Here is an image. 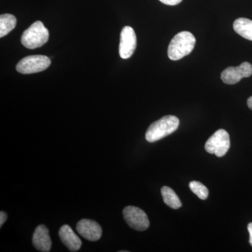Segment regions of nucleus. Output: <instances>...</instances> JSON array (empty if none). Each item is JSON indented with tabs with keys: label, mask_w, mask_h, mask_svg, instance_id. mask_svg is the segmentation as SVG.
Masks as SVG:
<instances>
[{
	"label": "nucleus",
	"mask_w": 252,
	"mask_h": 252,
	"mask_svg": "<svg viewBox=\"0 0 252 252\" xmlns=\"http://www.w3.org/2000/svg\"><path fill=\"white\" fill-rule=\"evenodd\" d=\"M195 38L191 32L183 31L174 36L167 49L169 59L179 61L188 56L193 51L195 44Z\"/></svg>",
	"instance_id": "1"
},
{
	"label": "nucleus",
	"mask_w": 252,
	"mask_h": 252,
	"mask_svg": "<svg viewBox=\"0 0 252 252\" xmlns=\"http://www.w3.org/2000/svg\"><path fill=\"white\" fill-rule=\"evenodd\" d=\"M179 125L178 118L172 115L165 116L151 124L146 132V140L150 143L161 140L175 132Z\"/></svg>",
	"instance_id": "2"
},
{
	"label": "nucleus",
	"mask_w": 252,
	"mask_h": 252,
	"mask_svg": "<svg viewBox=\"0 0 252 252\" xmlns=\"http://www.w3.org/2000/svg\"><path fill=\"white\" fill-rule=\"evenodd\" d=\"M49 38V32L41 21H36L24 31L21 36V44L29 49L44 46Z\"/></svg>",
	"instance_id": "3"
},
{
	"label": "nucleus",
	"mask_w": 252,
	"mask_h": 252,
	"mask_svg": "<svg viewBox=\"0 0 252 252\" xmlns=\"http://www.w3.org/2000/svg\"><path fill=\"white\" fill-rule=\"evenodd\" d=\"M230 146L229 134L226 130L220 129L207 140L205 149L209 154H215L217 157H224Z\"/></svg>",
	"instance_id": "4"
},
{
	"label": "nucleus",
	"mask_w": 252,
	"mask_h": 252,
	"mask_svg": "<svg viewBox=\"0 0 252 252\" xmlns=\"http://www.w3.org/2000/svg\"><path fill=\"white\" fill-rule=\"evenodd\" d=\"M51 60L45 56L35 55L23 58L16 65V70L21 74H34L46 70L51 65Z\"/></svg>",
	"instance_id": "5"
},
{
	"label": "nucleus",
	"mask_w": 252,
	"mask_h": 252,
	"mask_svg": "<svg viewBox=\"0 0 252 252\" xmlns=\"http://www.w3.org/2000/svg\"><path fill=\"white\" fill-rule=\"evenodd\" d=\"M123 215L129 226L138 231L147 230L150 225L147 214L139 207H126L123 211Z\"/></svg>",
	"instance_id": "6"
},
{
	"label": "nucleus",
	"mask_w": 252,
	"mask_h": 252,
	"mask_svg": "<svg viewBox=\"0 0 252 252\" xmlns=\"http://www.w3.org/2000/svg\"><path fill=\"white\" fill-rule=\"evenodd\" d=\"M252 65L250 63L244 62L238 67L226 68L220 74L221 80L225 84L233 85L241 81L243 78L251 77Z\"/></svg>",
	"instance_id": "7"
},
{
	"label": "nucleus",
	"mask_w": 252,
	"mask_h": 252,
	"mask_svg": "<svg viewBox=\"0 0 252 252\" xmlns=\"http://www.w3.org/2000/svg\"><path fill=\"white\" fill-rule=\"evenodd\" d=\"M137 47V36L133 28L126 26L121 32L119 55L123 59H130Z\"/></svg>",
	"instance_id": "8"
},
{
	"label": "nucleus",
	"mask_w": 252,
	"mask_h": 252,
	"mask_svg": "<svg viewBox=\"0 0 252 252\" xmlns=\"http://www.w3.org/2000/svg\"><path fill=\"white\" fill-rule=\"evenodd\" d=\"M77 230L83 238L90 241H97L102 236V230L100 225L90 220H81L78 222Z\"/></svg>",
	"instance_id": "9"
},
{
	"label": "nucleus",
	"mask_w": 252,
	"mask_h": 252,
	"mask_svg": "<svg viewBox=\"0 0 252 252\" xmlns=\"http://www.w3.org/2000/svg\"><path fill=\"white\" fill-rule=\"evenodd\" d=\"M32 243L34 248L39 251L48 252L51 250V240L49 229L44 225H39L34 230L32 236Z\"/></svg>",
	"instance_id": "10"
},
{
	"label": "nucleus",
	"mask_w": 252,
	"mask_h": 252,
	"mask_svg": "<svg viewBox=\"0 0 252 252\" xmlns=\"http://www.w3.org/2000/svg\"><path fill=\"white\" fill-rule=\"evenodd\" d=\"M59 236L61 241L69 251L77 252L81 248L82 243L79 237L69 225H64L59 230Z\"/></svg>",
	"instance_id": "11"
},
{
	"label": "nucleus",
	"mask_w": 252,
	"mask_h": 252,
	"mask_svg": "<svg viewBox=\"0 0 252 252\" xmlns=\"http://www.w3.org/2000/svg\"><path fill=\"white\" fill-rule=\"evenodd\" d=\"M233 29L239 35L252 41V21L248 18H240L233 23Z\"/></svg>",
	"instance_id": "12"
},
{
	"label": "nucleus",
	"mask_w": 252,
	"mask_h": 252,
	"mask_svg": "<svg viewBox=\"0 0 252 252\" xmlns=\"http://www.w3.org/2000/svg\"><path fill=\"white\" fill-rule=\"evenodd\" d=\"M161 194L164 203L166 204L167 206L171 207L174 210H177L182 207V202L173 189L168 187H163L161 189Z\"/></svg>",
	"instance_id": "13"
},
{
	"label": "nucleus",
	"mask_w": 252,
	"mask_h": 252,
	"mask_svg": "<svg viewBox=\"0 0 252 252\" xmlns=\"http://www.w3.org/2000/svg\"><path fill=\"white\" fill-rule=\"evenodd\" d=\"M17 20L12 14H5L0 16V37L7 35L16 28Z\"/></svg>",
	"instance_id": "14"
},
{
	"label": "nucleus",
	"mask_w": 252,
	"mask_h": 252,
	"mask_svg": "<svg viewBox=\"0 0 252 252\" xmlns=\"http://www.w3.org/2000/svg\"><path fill=\"white\" fill-rule=\"evenodd\" d=\"M190 190L201 200H206L209 195V190L201 182L192 181L189 184Z\"/></svg>",
	"instance_id": "15"
},
{
	"label": "nucleus",
	"mask_w": 252,
	"mask_h": 252,
	"mask_svg": "<svg viewBox=\"0 0 252 252\" xmlns=\"http://www.w3.org/2000/svg\"><path fill=\"white\" fill-rule=\"evenodd\" d=\"M159 1L169 6H175L182 2V0H159Z\"/></svg>",
	"instance_id": "16"
},
{
	"label": "nucleus",
	"mask_w": 252,
	"mask_h": 252,
	"mask_svg": "<svg viewBox=\"0 0 252 252\" xmlns=\"http://www.w3.org/2000/svg\"><path fill=\"white\" fill-rule=\"evenodd\" d=\"M6 220H7V215L6 212L1 211L0 212V226H2Z\"/></svg>",
	"instance_id": "17"
},
{
	"label": "nucleus",
	"mask_w": 252,
	"mask_h": 252,
	"mask_svg": "<svg viewBox=\"0 0 252 252\" xmlns=\"http://www.w3.org/2000/svg\"><path fill=\"white\" fill-rule=\"evenodd\" d=\"M248 229L250 233V244L252 247V222L248 224Z\"/></svg>",
	"instance_id": "18"
},
{
	"label": "nucleus",
	"mask_w": 252,
	"mask_h": 252,
	"mask_svg": "<svg viewBox=\"0 0 252 252\" xmlns=\"http://www.w3.org/2000/svg\"><path fill=\"white\" fill-rule=\"evenodd\" d=\"M248 106L249 108L252 109V96H251V97H249L248 99Z\"/></svg>",
	"instance_id": "19"
}]
</instances>
